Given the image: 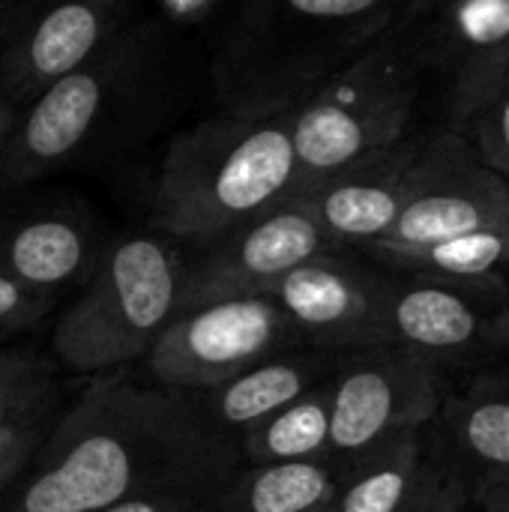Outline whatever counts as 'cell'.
Wrapping results in <instances>:
<instances>
[{
	"mask_svg": "<svg viewBox=\"0 0 509 512\" xmlns=\"http://www.w3.org/2000/svg\"><path fill=\"white\" fill-rule=\"evenodd\" d=\"M509 42V0H426V66L453 75L459 93Z\"/></svg>",
	"mask_w": 509,
	"mask_h": 512,
	"instance_id": "14",
	"label": "cell"
},
{
	"mask_svg": "<svg viewBox=\"0 0 509 512\" xmlns=\"http://www.w3.org/2000/svg\"><path fill=\"white\" fill-rule=\"evenodd\" d=\"M426 0H411L348 60L327 69L294 108L297 192L342 165L408 138L420 96Z\"/></svg>",
	"mask_w": 509,
	"mask_h": 512,
	"instance_id": "3",
	"label": "cell"
},
{
	"mask_svg": "<svg viewBox=\"0 0 509 512\" xmlns=\"http://www.w3.org/2000/svg\"><path fill=\"white\" fill-rule=\"evenodd\" d=\"M18 102L9 99L3 90H0V162H3V153H6V144H9V135H12V126H15V117H18Z\"/></svg>",
	"mask_w": 509,
	"mask_h": 512,
	"instance_id": "32",
	"label": "cell"
},
{
	"mask_svg": "<svg viewBox=\"0 0 509 512\" xmlns=\"http://www.w3.org/2000/svg\"><path fill=\"white\" fill-rule=\"evenodd\" d=\"M330 360L321 354H294V357H267L228 384L204 393V405L216 426L228 435L255 426L258 420L270 417L273 411L291 405L303 393L321 384L327 375Z\"/></svg>",
	"mask_w": 509,
	"mask_h": 512,
	"instance_id": "18",
	"label": "cell"
},
{
	"mask_svg": "<svg viewBox=\"0 0 509 512\" xmlns=\"http://www.w3.org/2000/svg\"><path fill=\"white\" fill-rule=\"evenodd\" d=\"M324 512H333V507H327V510H324Z\"/></svg>",
	"mask_w": 509,
	"mask_h": 512,
	"instance_id": "34",
	"label": "cell"
},
{
	"mask_svg": "<svg viewBox=\"0 0 509 512\" xmlns=\"http://www.w3.org/2000/svg\"><path fill=\"white\" fill-rule=\"evenodd\" d=\"M387 291L390 282L324 252L285 273L270 297L315 345L363 351L387 345Z\"/></svg>",
	"mask_w": 509,
	"mask_h": 512,
	"instance_id": "12",
	"label": "cell"
},
{
	"mask_svg": "<svg viewBox=\"0 0 509 512\" xmlns=\"http://www.w3.org/2000/svg\"><path fill=\"white\" fill-rule=\"evenodd\" d=\"M135 0H27L3 27L0 90L24 105L126 30Z\"/></svg>",
	"mask_w": 509,
	"mask_h": 512,
	"instance_id": "11",
	"label": "cell"
},
{
	"mask_svg": "<svg viewBox=\"0 0 509 512\" xmlns=\"http://www.w3.org/2000/svg\"><path fill=\"white\" fill-rule=\"evenodd\" d=\"M204 504V498L195 495H177V492H162V495H141V498H126L111 507H102L96 512H195Z\"/></svg>",
	"mask_w": 509,
	"mask_h": 512,
	"instance_id": "29",
	"label": "cell"
},
{
	"mask_svg": "<svg viewBox=\"0 0 509 512\" xmlns=\"http://www.w3.org/2000/svg\"><path fill=\"white\" fill-rule=\"evenodd\" d=\"M444 396L438 366L396 345L357 351L330 381V459L342 468L402 432H420Z\"/></svg>",
	"mask_w": 509,
	"mask_h": 512,
	"instance_id": "6",
	"label": "cell"
},
{
	"mask_svg": "<svg viewBox=\"0 0 509 512\" xmlns=\"http://www.w3.org/2000/svg\"><path fill=\"white\" fill-rule=\"evenodd\" d=\"M489 225H509V183L465 135L444 129L420 141L405 207L390 234L366 249L426 246Z\"/></svg>",
	"mask_w": 509,
	"mask_h": 512,
	"instance_id": "8",
	"label": "cell"
},
{
	"mask_svg": "<svg viewBox=\"0 0 509 512\" xmlns=\"http://www.w3.org/2000/svg\"><path fill=\"white\" fill-rule=\"evenodd\" d=\"M216 3L219 0H156L165 21H174V24H198L201 18L210 15Z\"/></svg>",
	"mask_w": 509,
	"mask_h": 512,
	"instance_id": "30",
	"label": "cell"
},
{
	"mask_svg": "<svg viewBox=\"0 0 509 512\" xmlns=\"http://www.w3.org/2000/svg\"><path fill=\"white\" fill-rule=\"evenodd\" d=\"M300 96L249 93L177 135L159 168L156 225L207 246L294 195L300 168L291 123Z\"/></svg>",
	"mask_w": 509,
	"mask_h": 512,
	"instance_id": "2",
	"label": "cell"
},
{
	"mask_svg": "<svg viewBox=\"0 0 509 512\" xmlns=\"http://www.w3.org/2000/svg\"><path fill=\"white\" fill-rule=\"evenodd\" d=\"M417 150L420 141L402 138L342 165L297 195L333 246H372L390 234L405 207Z\"/></svg>",
	"mask_w": 509,
	"mask_h": 512,
	"instance_id": "13",
	"label": "cell"
},
{
	"mask_svg": "<svg viewBox=\"0 0 509 512\" xmlns=\"http://www.w3.org/2000/svg\"><path fill=\"white\" fill-rule=\"evenodd\" d=\"M507 288H468L411 276L387 291V345L432 366L468 363L509 342Z\"/></svg>",
	"mask_w": 509,
	"mask_h": 512,
	"instance_id": "10",
	"label": "cell"
},
{
	"mask_svg": "<svg viewBox=\"0 0 509 512\" xmlns=\"http://www.w3.org/2000/svg\"><path fill=\"white\" fill-rule=\"evenodd\" d=\"M339 477L333 459L255 465L234 474L195 512H324L339 495Z\"/></svg>",
	"mask_w": 509,
	"mask_h": 512,
	"instance_id": "17",
	"label": "cell"
},
{
	"mask_svg": "<svg viewBox=\"0 0 509 512\" xmlns=\"http://www.w3.org/2000/svg\"><path fill=\"white\" fill-rule=\"evenodd\" d=\"M375 255L420 279L468 288H504L501 270L509 267V225L477 228L426 246L375 249Z\"/></svg>",
	"mask_w": 509,
	"mask_h": 512,
	"instance_id": "20",
	"label": "cell"
},
{
	"mask_svg": "<svg viewBox=\"0 0 509 512\" xmlns=\"http://www.w3.org/2000/svg\"><path fill=\"white\" fill-rule=\"evenodd\" d=\"M48 393V366L36 354L0 351V429L39 417Z\"/></svg>",
	"mask_w": 509,
	"mask_h": 512,
	"instance_id": "23",
	"label": "cell"
},
{
	"mask_svg": "<svg viewBox=\"0 0 509 512\" xmlns=\"http://www.w3.org/2000/svg\"><path fill=\"white\" fill-rule=\"evenodd\" d=\"M477 512H509V474L477 486Z\"/></svg>",
	"mask_w": 509,
	"mask_h": 512,
	"instance_id": "31",
	"label": "cell"
},
{
	"mask_svg": "<svg viewBox=\"0 0 509 512\" xmlns=\"http://www.w3.org/2000/svg\"><path fill=\"white\" fill-rule=\"evenodd\" d=\"M432 474L420 432H402L342 465L333 512H402Z\"/></svg>",
	"mask_w": 509,
	"mask_h": 512,
	"instance_id": "19",
	"label": "cell"
},
{
	"mask_svg": "<svg viewBox=\"0 0 509 512\" xmlns=\"http://www.w3.org/2000/svg\"><path fill=\"white\" fill-rule=\"evenodd\" d=\"M459 135H465L477 156L509 183V78L471 111Z\"/></svg>",
	"mask_w": 509,
	"mask_h": 512,
	"instance_id": "24",
	"label": "cell"
},
{
	"mask_svg": "<svg viewBox=\"0 0 509 512\" xmlns=\"http://www.w3.org/2000/svg\"><path fill=\"white\" fill-rule=\"evenodd\" d=\"M237 462L240 447L213 423L204 396L114 372L90 384L39 444L6 512H96L162 492L207 501Z\"/></svg>",
	"mask_w": 509,
	"mask_h": 512,
	"instance_id": "1",
	"label": "cell"
},
{
	"mask_svg": "<svg viewBox=\"0 0 509 512\" xmlns=\"http://www.w3.org/2000/svg\"><path fill=\"white\" fill-rule=\"evenodd\" d=\"M144 45L135 30L117 33L78 69L60 75L18 108L3 162L0 189L36 180L66 165L105 120L141 63Z\"/></svg>",
	"mask_w": 509,
	"mask_h": 512,
	"instance_id": "5",
	"label": "cell"
},
{
	"mask_svg": "<svg viewBox=\"0 0 509 512\" xmlns=\"http://www.w3.org/2000/svg\"><path fill=\"white\" fill-rule=\"evenodd\" d=\"M438 417L459 462L477 474V486L509 474V372L477 375L444 396Z\"/></svg>",
	"mask_w": 509,
	"mask_h": 512,
	"instance_id": "15",
	"label": "cell"
},
{
	"mask_svg": "<svg viewBox=\"0 0 509 512\" xmlns=\"http://www.w3.org/2000/svg\"><path fill=\"white\" fill-rule=\"evenodd\" d=\"M509 78V42L459 90L450 96V123H453V132H462L465 120L471 117V111L501 84Z\"/></svg>",
	"mask_w": 509,
	"mask_h": 512,
	"instance_id": "27",
	"label": "cell"
},
{
	"mask_svg": "<svg viewBox=\"0 0 509 512\" xmlns=\"http://www.w3.org/2000/svg\"><path fill=\"white\" fill-rule=\"evenodd\" d=\"M291 333L273 297L204 303L174 315L147 351V369L162 387L204 396L273 357Z\"/></svg>",
	"mask_w": 509,
	"mask_h": 512,
	"instance_id": "7",
	"label": "cell"
},
{
	"mask_svg": "<svg viewBox=\"0 0 509 512\" xmlns=\"http://www.w3.org/2000/svg\"><path fill=\"white\" fill-rule=\"evenodd\" d=\"M93 264V243L69 216H36L0 231V270L15 282L51 294Z\"/></svg>",
	"mask_w": 509,
	"mask_h": 512,
	"instance_id": "16",
	"label": "cell"
},
{
	"mask_svg": "<svg viewBox=\"0 0 509 512\" xmlns=\"http://www.w3.org/2000/svg\"><path fill=\"white\" fill-rule=\"evenodd\" d=\"M411 0H267L273 33L303 36V45L330 39L348 54L387 27Z\"/></svg>",
	"mask_w": 509,
	"mask_h": 512,
	"instance_id": "22",
	"label": "cell"
},
{
	"mask_svg": "<svg viewBox=\"0 0 509 512\" xmlns=\"http://www.w3.org/2000/svg\"><path fill=\"white\" fill-rule=\"evenodd\" d=\"M333 249L336 246L294 192L207 243V252L192 267H183L177 315L219 300L270 297L285 273Z\"/></svg>",
	"mask_w": 509,
	"mask_h": 512,
	"instance_id": "9",
	"label": "cell"
},
{
	"mask_svg": "<svg viewBox=\"0 0 509 512\" xmlns=\"http://www.w3.org/2000/svg\"><path fill=\"white\" fill-rule=\"evenodd\" d=\"M27 0H0V27H6L24 6Z\"/></svg>",
	"mask_w": 509,
	"mask_h": 512,
	"instance_id": "33",
	"label": "cell"
},
{
	"mask_svg": "<svg viewBox=\"0 0 509 512\" xmlns=\"http://www.w3.org/2000/svg\"><path fill=\"white\" fill-rule=\"evenodd\" d=\"M468 510V486L450 474L435 471L423 492L402 512H465Z\"/></svg>",
	"mask_w": 509,
	"mask_h": 512,
	"instance_id": "28",
	"label": "cell"
},
{
	"mask_svg": "<svg viewBox=\"0 0 509 512\" xmlns=\"http://www.w3.org/2000/svg\"><path fill=\"white\" fill-rule=\"evenodd\" d=\"M240 456L252 465L330 459V384H318L291 405L240 432Z\"/></svg>",
	"mask_w": 509,
	"mask_h": 512,
	"instance_id": "21",
	"label": "cell"
},
{
	"mask_svg": "<svg viewBox=\"0 0 509 512\" xmlns=\"http://www.w3.org/2000/svg\"><path fill=\"white\" fill-rule=\"evenodd\" d=\"M183 267L177 249L159 237L111 243L54 327L57 357L75 372H108L147 357L177 315Z\"/></svg>",
	"mask_w": 509,
	"mask_h": 512,
	"instance_id": "4",
	"label": "cell"
},
{
	"mask_svg": "<svg viewBox=\"0 0 509 512\" xmlns=\"http://www.w3.org/2000/svg\"><path fill=\"white\" fill-rule=\"evenodd\" d=\"M39 444H42L39 417L21 420V423H12V426L0 429V498L24 474V468L30 465Z\"/></svg>",
	"mask_w": 509,
	"mask_h": 512,
	"instance_id": "26",
	"label": "cell"
},
{
	"mask_svg": "<svg viewBox=\"0 0 509 512\" xmlns=\"http://www.w3.org/2000/svg\"><path fill=\"white\" fill-rule=\"evenodd\" d=\"M51 306V294L33 291L0 270V345L30 330Z\"/></svg>",
	"mask_w": 509,
	"mask_h": 512,
	"instance_id": "25",
	"label": "cell"
}]
</instances>
